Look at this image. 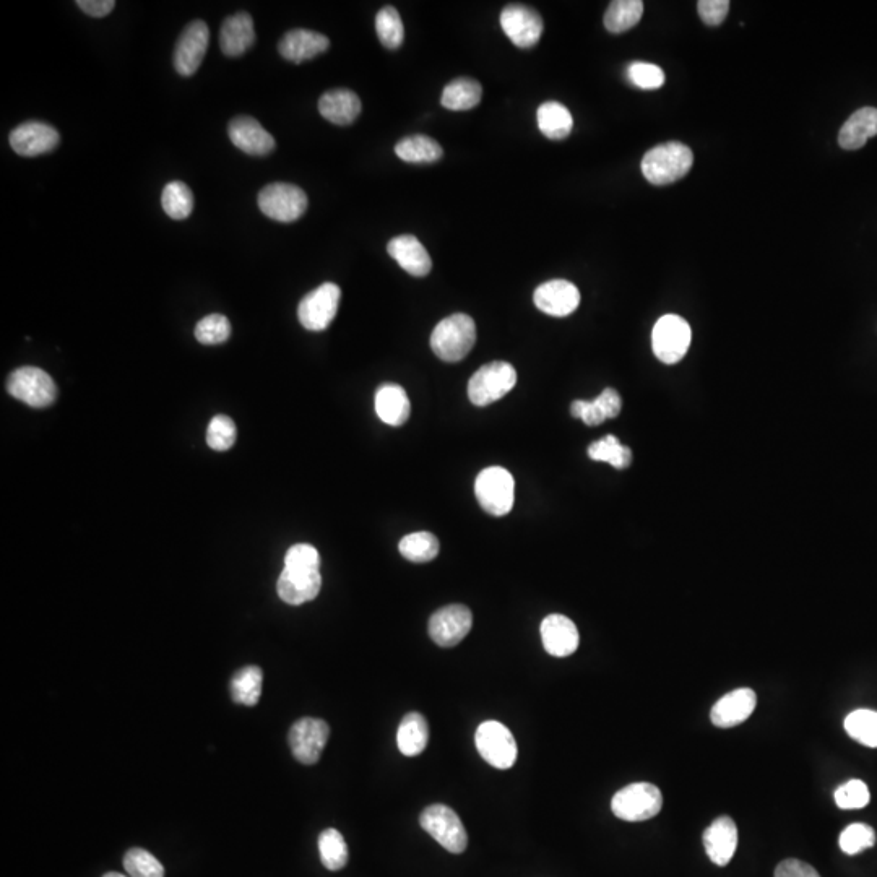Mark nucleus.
I'll list each match as a JSON object with an SVG mask.
<instances>
[{
  "instance_id": "2f4dec72",
  "label": "nucleus",
  "mask_w": 877,
  "mask_h": 877,
  "mask_svg": "<svg viewBox=\"0 0 877 877\" xmlns=\"http://www.w3.org/2000/svg\"><path fill=\"white\" fill-rule=\"evenodd\" d=\"M395 153L400 160L415 163V165L434 163V161L441 160L442 155H444L441 145L428 135L405 137L397 143Z\"/></svg>"
},
{
  "instance_id": "9d476101",
  "label": "nucleus",
  "mask_w": 877,
  "mask_h": 877,
  "mask_svg": "<svg viewBox=\"0 0 877 877\" xmlns=\"http://www.w3.org/2000/svg\"><path fill=\"white\" fill-rule=\"evenodd\" d=\"M7 390L13 398L33 408H46L57 397V387L52 377L43 369L26 366L10 374Z\"/></svg>"
},
{
  "instance_id": "3c124183",
  "label": "nucleus",
  "mask_w": 877,
  "mask_h": 877,
  "mask_svg": "<svg viewBox=\"0 0 877 877\" xmlns=\"http://www.w3.org/2000/svg\"><path fill=\"white\" fill-rule=\"evenodd\" d=\"M775 877H821L813 866L801 860H785L775 869Z\"/></svg>"
},
{
  "instance_id": "a19ab883",
  "label": "nucleus",
  "mask_w": 877,
  "mask_h": 877,
  "mask_svg": "<svg viewBox=\"0 0 877 877\" xmlns=\"http://www.w3.org/2000/svg\"><path fill=\"white\" fill-rule=\"evenodd\" d=\"M124 869L130 877H165L160 861L143 848H130L124 856Z\"/></svg>"
},
{
  "instance_id": "2eb2a0df",
  "label": "nucleus",
  "mask_w": 877,
  "mask_h": 877,
  "mask_svg": "<svg viewBox=\"0 0 877 877\" xmlns=\"http://www.w3.org/2000/svg\"><path fill=\"white\" fill-rule=\"evenodd\" d=\"M210 31L207 23L195 20L182 31L176 49H174V69L182 77H191L204 62L207 54Z\"/></svg>"
},
{
  "instance_id": "dca6fc26",
  "label": "nucleus",
  "mask_w": 877,
  "mask_h": 877,
  "mask_svg": "<svg viewBox=\"0 0 877 877\" xmlns=\"http://www.w3.org/2000/svg\"><path fill=\"white\" fill-rule=\"evenodd\" d=\"M9 140L13 152L26 158H33L52 152L61 142V135L49 124L31 121L15 127L10 132Z\"/></svg>"
},
{
  "instance_id": "f704fd0d",
  "label": "nucleus",
  "mask_w": 877,
  "mask_h": 877,
  "mask_svg": "<svg viewBox=\"0 0 877 877\" xmlns=\"http://www.w3.org/2000/svg\"><path fill=\"white\" fill-rule=\"evenodd\" d=\"M398 549H400L403 558L408 559V561L424 564V562L437 558L441 546L433 533L416 532L402 538Z\"/></svg>"
},
{
  "instance_id": "c85d7f7f",
  "label": "nucleus",
  "mask_w": 877,
  "mask_h": 877,
  "mask_svg": "<svg viewBox=\"0 0 877 877\" xmlns=\"http://www.w3.org/2000/svg\"><path fill=\"white\" fill-rule=\"evenodd\" d=\"M429 726L418 712L407 713L398 726L397 746L403 756H420L428 748Z\"/></svg>"
},
{
  "instance_id": "6e6552de",
  "label": "nucleus",
  "mask_w": 877,
  "mask_h": 877,
  "mask_svg": "<svg viewBox=\"0 0 877 877\" xmlns=\"http://www.w3.org/2000/svg\"><path fill=\"white\" fill-rule=\"evenodd\" d=\"M260 212L281 223H291L303 217L307 210V195L301 187L275 182L260 191Z\"/></svg>"
},
{
  "instance_id": "393cba45",
  "label": "nucleus",
  "mask_w": 877,
  "mask_h": 877,
  "mask_svg": "<svg viewBox=\"0 0 877 877\" xmlns=\"http://www.w3.org/2000/svg\"><path fill=\"white\" fill-rule=\"evenodd\" d=\"M319 113L337 126H350L361 114V100L355 91L335 88L319 100Z\"/></svg>"
},
{
  "instance_id": "423d86ee",
  "label": "nucleus",
  "mask_w": 877,
  "mask_h": 877,
  "mask_svg": "<svg viewBox=\"0 0 877 877\" xmlns=\"http://www.w3.org/2000/svg\"><path fill=\"white\" fill-rule=\"evenodd\" d=\"M420 824L447 852L460 855L467 850V830L458 814L449 806L431 804L421 813Z\"/></svg>"
},
{
  "instance_id": "58836bf2",
  "label": "nucleus",
  "mask_w": 877,
  "mask_h": 877,
  "mask_svg": "<svg viewBox=\"0 0 877 877\" xmlns=\"http://www.w3.org/2000/svg\"><path fill=\"white\" fill-rule=\"evenodd\" d=\"M845 730L858 743L877 748V712L855 710L845 718Z\"/></svg>"
},
{
  "instance_id": "72a5a7b5",
  "label": "nucleus",
  "mask_w": 877,
  "mask_h": 877,
  "mask_svg": "<svg viewBox=\"0 0 877 877\" xmlns=\"http://www.w3.org/2000/svg\"><path fill=\"white\" fill-rule=\"evenodd\" d=\"M644 15V2L640 0H614L605 13V28L619 35L640 22V18Z\"/></svg>"
},
{
  "instance_id": "4468645a",
  "label": "nucleus",
  "mask_w": 877,
  "mask_h": 877,
  "mask_svg": "<svg viewBox=\"0 0 877 877\" xmlns=\"http://www.w3.org/2000/svg\"><path fill=\"white\" fill-rule=\"evenodd\" d=\"M501 26L507 38L522 49L533 48L543 35V18L532 7L507 5L501 13Z\"/></svg>"
},
{
  "instance_id": "f8f14e48",
  "label": "nucleus",
  "mask_w": 877,
  "mask_h": 877,
  "mask_svg": "<svg viewBox=\"0 0 877 877\" xmlns=\"http://www.w3.org/2000/svg\"><path fill=\"white\" fill-rule=\"evenodd\" d=\"M329 736V723L320 718H301L291 726L288 735L294 759L304 765L317 764Z\"/></svg>"
},
{
  "instance_id": "c03bdc74",
  "label": "nucleus",
  "mask_w": 877,
  "mask_h": 877,
  "mask_svg": "<svg viewBox=\"0 0 877 877\" xmlns=\"http://www.w3.org/2000/svg\"><path fill=\"white\" fill-rule=\"evenodd\" d=\"M874 843H876V834L873 827L866 824H852L840 835V848L847 855L865 852L868 848L874 847Z\"/></svg>"
},
{
  "instance_id": "ea45409f",
  "label": "nucleus",
  "mask_w": 877,
  "mask_h": 877,
  "mask_svg": "<svg viewBox=\"0 0 877 877\" xmlns=\"http://www.w3.org/2000/svg\"><path fill=\"white\" fill-rule=\"evenodd\" d=\"M376 31L382 46L387 49H398L405 39L402 17L394 7H384L376 17Z\"/></svg>"
},
{
  "instance_id": "4be33fe9",
  "label": "nucleus",
  "mask_w": 877,
  "mask_h": 877,
  "mask_svg": "<svg viewBox=\"0 0 877 877\" xmlns=\"http://www.w3.org/2000/svg\"><path fill=\"white\" fill-rule=\"evenodd\" d=\"M330 48V39L311 30H291L281 38L278 51L286 61L301 64L324 54Z\"/></svg>"
},
{
  "instance_id": "c756f323",
  "label": "nucleus",
  "mask_w": 877,
  "mask_h": 877,
  "mask_svg": "<svg viewBox=\"0 0 877 877\" xmlns=\"http://www.w3.org/2000/svg\"><path fill=\"white\" fill-rule=\"evenodd\" d=\"M538 127L549 140H562L569 137L574 127V119L569 109L558 101H546L538 108Z\"/></svg>"
},
{
  "instance_id": "5701e85b",
  "label": "nucleus",
  "mask_w": 877,
  "mask_h": 877,
  "mask_svg": "<svg viewBox=\"0 0 877 877\" xmlns=\"http://www.w3.org/2000/svg\"><path fill=\"white\" fill-rule=\"evenodd\" d=\"M705 852L717 866H726L738 847V829L731 817H718L704 832Z\"/></svg>"
},
{
  "instance_id": "f257e3e1",
  "label": "nucleus",
  "mask_w": 877,
  "mask_h": 877,
  "mask_svg": "<svg viewBox=\"0 0 877 877\" xmlns=\"http://www.w3.org/2000/svg\"><path fill=\"white\" fill-rule=\"evenodd\" d=\"M694 163L692 150L681 142H668L652 148L642 160V173L653 186H668L683 179Z\"/></svg>"
},
{
  "instance_id": "20e7f679",
  "label": "nucleus",
  "mask_w": 877,
  "mask_h": 877,
  "mask_svg": "<svg viewBox=\"0 0 877 877\" xmlns=\"http://www.w3.org/2000/svg\"><path fill=\"white\" fill-rule=\"evenodd\" d=\"M475 496L486 514L504 517L514 507V478L506 468H484L480 475L476 476Z\"/></svg>"
},
{
  "instance_id": "c9c22d12",
  "label": "nucleus",
  "mask_w": 877,
  "mask_h": 877,
  "mask_svg": "<svg viewBox=\"0 0 877 877\" xmlns=\"http://www.w3.org/2000/svg\"><path fill=\"white\" fill-rule=\"evenodd\" d=\"M161 205L169 218L186 220L194 210V195L184 182H169L161 194Z\"/></svg>"
},
{
  "instance_id": "ddd939ff",
  "label": "nucleus",
  "mask_w": 877,
  "mask_h": 877,
  "mask_svg": "<svg viewBox=\"0 0 877 877\" xmlns=\"http://www.w3.org/2000/svg\"><path fill=\"white\" fill-rule=\"evenodd\" d=\"M473 626V614L463 605L444 606L429 619V636L439 647L450 649L460 644Z\"/></svg>"
},
{
  "instance_id": "de8ad7c7",
  "label": "nucleus",
  "mask_w": 877,
  "mask_h": 877,
  "mask_svg": "<svg viewBox=\"0 0 877 877\" xmlns=\"http://www.w3.org/2000/svg\"><path fill=\"white\" fill-rule=\"evenodd\" d=\"M285 567L294 571H319V551L306 543L291 546L285 556Z\"/></svg>"
},
{
  "instance_id": "864d4df0",
  "label": "nucleus",
  "mask_w": 877,
  "mask_h": 877,
  "mask_svg": "<svg viewBox=\"0 0 877 877\" xmlns=\"http://www.w3.org/2000/svg\"><path fill=\"white\" fill-rule=\"evenodd\" d=\"M78 7L93 18H103L113 12L116 7L114 0H78Z\"/></svg>"
},
{
  "instance_id": "39448f33",
  "label": "nucleus",
  "mask_w": 877,
  "mask_h": 877,
  "mask_svg": "<svg viewBox=\"0 0 877 877\" xmlns=\"http://www.w3.org/2000/svg\"><path fill=\"white\" fill-rule=\"evenodd\" d=\"M663 808V796L652 783H632L613 796L614 816L627 822L649 821Z\"/></svg>"
},
{
  "instance_id": "aec40b11",
  "label": "nucleus",
  "mask_w": 877,
  "mask_h": 877,
  "mask_svg": "<svg viewBox=\"0 0 877 877\" xmlns=\"http://www.w3.org/2000/svg\"><path fill=\"white\" fill-rule=\"evenodd\" d=\"M756 692L748 687H741L736 691L726 694L717 704L713 705L710 720L718 728H733L741 725L751 717L756 709Z\"/></svg>"
},
{
  "instance_id": "6ab92c4d",
  "label": "nucleus",
  "mask_w": 877,
  "mask_h": 877,
  "mask_svg": "<svg viewBox=\"0 0 877 877\" xmlns=\"http://www.w3.org/2000/svg\"><path fill=\"white\" fill-rule=\"evenodd\" d=\"M541 640L546 652L553 657H569L579 649L580 636L577 626L562 614H549L540 627Z\"/></svg>"
},
{
  "instance_id": "412c9836",
  "label": "nucleus",
  "mask_w": 877,
  "mask_h": 877,
  "mask_svg": "<svg viewBox=\"0 0 877 877\" xmlns=\"http://www.w3.org/2000/svg\"><path fill=\"white\" fill-rule=\"evenodd\" d=\"M322 588L320 571H294L283 569L277 582L278 597L288 605H304L312 601Z\"/></svg>"
},
{
  "instance_id": "f03ea898",
  "label": "nucleus",
  "mask_w": 877,
  "mask_h": 877,
  "mask_svg": "<svg viewBox=\"0 0 877 877\" xmlns=\"http://www.w3.org/2000/svg\"><path fill=\"white\" fill-rule=\"evenodd\" d=\"M476 342L475 320L467 314L445 317L431 335L434 355L445 363H458L467 358Z\"/></svg>"
},
{
  "instance_id": "49530a36",
  "label": "nucleus",
  "mask_w": 877,
  "mask_h": 877,
  "mask_svg": "<svg viewBox=\"0 0 877 877\" xmlns=\"http://www.w3.org/2000/svg\"><path fill=\"white\" fill-rule=\"evenodd\" d=\"M871 800L868 785L861 780H850L835 791V803L840 809H861Z\"/></svg>"
},
{
  "instance_id": "cd10ccee",
  "label": "nucleus",
  "mask_w": 877,
  "mask_h": 877,
  "mask_svg": "<svg viewBox=\"0 0 877 877\" xmlns=\"http://www.w3.org/2000/svg\"><path fill=\"white\" fill-rule=\"evenodd\" d=\"M877 135V109L861 108L850 116L839 134L843 150H860L869 139Z\"/></svg>"
},
{
  "instance_id": "9b49d317",
  "label": "nucleus",
  "mask_w": 877,
  "mask_h": 877,
  "mask_svg": "<svg viewBox=\"0 0 877 877\" xmlns=\"http://www.w3.org/2000/svg\"><path fill=\"white\" fill-rule=\"evenodd\" d=\"M342 291L335 283H324L304 296L298 306V319L304 329L322 332L337 316Z\"/></svg>"
},
{
  "instance_id": "7ed1b4c3",
  "label": "nucleus",
  "mask_w": 877,
  "mask_h": 877,
  "mask_svg": "<svg viewBox=\"0 0 877 877\" xmlns=\"http://www.w3.org/2000/svg\"><path fill=\"white\" fill-rule=\"evenodd\" d=\"M517 384V371L506 361L484 364L468 382V398L476 407H488L506 397Z\"/></svg>"
},
{
  "instance_id": "603ef678",
  "label": "nucleus",
  "mask_w": 877,
  "mask_h": 877,
  "mask_svg": "<svg viewBox=\"0 0 877 877\" xmlns=\"http://www.w3.org/2000/svg\"><path fill=\"white\" fill-rule=\"evenodd\" d=\"M597 398L598 402L601 403V407L605 410L608 420H613V418L619 416V413L623 410V400H621V395H619L614 389L603 390Z\"/></svg>"
},
{
  "instance_id": "7c9ffc66",
  "label": "nucleus",
  "mask_w": 877,
  "mask_h": 877,
  "mask_svg": "<svg viewBox=\"0 0 877 877\" xmlns=\"http://www.w3.org/2000/svg\"><path fill=\"white\" fill-rule=\"evenodd\" d=\"M483 88L473 78H457L442 91L441 104L450 111H468L480 104Z\"/></svg>"
},
{
  "instance_id": "79ce46f5",
  "label": "nucleus",
  "mask_w": 877,
  "mask_h": 877,
  "mask_svg": "<svg viewBox=\"0 0 877 877\" xmlns=\"http://www.w3.org/2000/svg\"><path fill=\"white\" fill-rule=\"evenodd\" d=\"M229 337H231V324L221 314L204 317L195 327V338L202 345H221Z\"/></svg>"
},
{
  "instance_id": "a878e982",
  "label": "nucleus",
  "mask_w": 877,
  "mask_h": 877,
  "mask_svg": "<svg viewBox=\"0 0 877 877\" xmlns=\"http://www.w3.org/2000/svg\"><path fill=\"white\" fill-rule=\"evenodd\" d=\"M255 41L254 20L246 12L228 17L221 26L220 46L228 57H239L252 48Z\"/></svg>"
},
{
  "instance_id": "a211bd4d",
  "label": "nucleus",
  "mask_w": 877,
  "mask_h": 877,
  "mask_svg": "<svg viewBox=\"0 0 877 877\" xmlns=\"http://www.w3.org/2000/svg\"><path fill=\"white\" fill-rule=\"evenodd\" d=\"M228 135L234 147L252 156H265L275 150V139L254 117H234L229 122Z\"/></svg>"
},
{
  "instance_id": "4c0bfd02",
  "label": "nucleus",
  "mask_w": 877,
  "mask_h": 877,
  "mask_svg": "<svg viewBox=\"0 0 877 877\" xmlns=\"http://www.w3.org/2000/svg\"><path fill=\"white\" fill-rule=\"evenodd\" d=\"M588 457L595 462L610 463L611 467L624 470L632 463V452L614 436H605L588 447Z\"/></svg>"
},
{
  "instance_id": "5fc2aeb1",
  "label": "nucleus",
  "mask_w": 877,
  "mask_h": 877,
  "mask_svg": "<svg viewBox=\"0 0 877 877\" xmlns=\"http://www.w3.org/2000/svg\"><path fill=\"white\" fill-rule=\"evenodd\" d=\"M103 877H127V876H124V874H121V873H108V874H104Z\"/></svg>"
},
{
  "instance_id": "b1692460",
  "label": "nucleus",
  "mask_w": 877,
  "mask_h": 877,
  "mask_svg": "<svg viewBox=\"0 0 877 877\" xmlns=\"http://www.w3.org/2000/svg\"><path fill=\"white\" fill-rule=\"evenodd\" d=\"M390 257L397 262L411 277L423 278L433 268V260L418 238L411 234H403L392 239L387 246Z\"/></svg>"
},
{
  "instance_id": "8fccbe9b",
  "label": "nucleus",
  "mask_w": 877,
  "mask_h": 877,
  "mask_svg": "<svg viewBox=\"0 0 877 877\" xmlns=\"http://www.w3.org/2000/svg\"><path fill=\"white\" fill-rule=\"evenodd\" d=\"M697 12L705 25H722L726 15L730 12V2L728 0H700L697 4Z\"/></svg>"
},
{
  "instance_id": "09e8293b",
  "label": "nucleus",
  "mask_w": 877,
  "mask_h": 877,
  "mask_svg": "<svg viewBox=\"0 0 877 877\" xmlns=\"http://www.w3.org/2000/svg\"><path fill=\"white\" fill-rule=\"evenodd\" d=\"M571 415L584 421L587 426H598V424L608 420V416H606L605 410L601 407V403L598 402V398H595L592 402L575 400L571 405Z\"/></svg>"
},
{
  "instance_id": "37998d69",
  "label": "nucleus",
  "mask_w": 877,
  "mask_h": 877,
  "mask_svg": "<svg viewBox=\"0 0 877 877\" xmlns=\"http://www.w3.org/2000/svg\"><path fill=\"white\" fill-rule=\"evenodd\" d=\"M236 424L229 416L218 415L210 421L207 429V444L210 449L225 452L236 442Z\"/></svg>"
},
{
  "instance_id": "f3484780",
  "label": "nucleus",
  "mask_w": 877,
  "mask_h": 877,
  "mask_svg": "<svg viewBox=\"0 0 877 877\" xmlns=\"http://www.w3.org/2000/svg\"><path fill=\"white\" fill-rule=\"evenodd\" d=\"M533 301L548 316L567 317L579 307L580 291L571 281L549 280L536 288Z\"/></svg>"
},
{
  "instance_id": "1a4fd4ad",
  "label": "nucleus",
  "mask_w": 877,
  "mask_h": 877,
  "mask_svg": "<svg viewBox=\"0 0 877 877\" xmlns=\"http://www.w3.org/2000/svg\"><path fill=\"white\" fill-rule=\"evenodd\" d=\"M691 335V325L683 317L674 314L663 316L653 327V353L661 363H679L689 351Z\"/></svg>"
},
{
  "instance_id": "a18cd8bd",
  "label": "nucleus",
  "mask_w": 877,
  "mask_h": 877,
  "mask_svg": "<svg viewBox=\"0 0 877 877\" xmlns=\"http://www.w3.org/2000/svg\"><path fill=\"white\" fill-rule=\"evenodd\" d=\"M627 78L640 90H658L665 83V72L650 62H632L627 67Z\"/></svg>"
},
{
  "instance_id": "bb28decb",
  "label": "nucleus",
  "mask_w": 877,
  "mask_h": 877,
  "mask_svg": "<svg viewBox=\"0 0 877 877\" xmlns=\"http://www.w3.org/2000/svg\"><path fill=\"white\" fill-rule=\"evenodd\" d=\"M374 405L377 416L389 426H403L410 418V398L400 385H381L377 389Z\"/></svg>"
},
{
  "instance_id": "473e14b6",
  "label": "nucleus",
  "mask_w": 877,
  "mask_h": 877,
  "mask_svg": "<svg viewBox=\"0 0 877 877\" xmlns=\"http://www.w3.org/2000/svg\"><path fill=\"white\" fill-rule=\"evenodd\" d=\"M262 683H264V673L259 666H246L234 674L229 691L236 704L254 707L259 704L262 696Z\"/></svg>"
},
{
  "instance_id": "e433bc0d",
  "label": "nucleus",
  "mask_w": 877,
  "mask_h": 877,
  "mask_svg": "<svg viewBox=\"0 0 877 877\" xmlns=\"http://www.w3.org/2000/svg\"><path fill=\"white\" fill-rule=\"evenodd\" d=\"M320 861L329 871H340L348 865V845L337 829H325L319 835Z\"/></svg>"
},
{
  "instance_id": "0eeeda50",
  "label": "nucleus",
  "mask_w": 877,
  "mask_h": 877,
  "mask_svg": "<svg viewBox=\"0 0 877 877\" xmlns=\"http://www.w3.org/2000/svg\"><path fill=\"white\" fill-rule=\"evenodd\" d=\"M476 749L480 756L494 769L507 770L515 765L519 757V748L514 735L502 723L483 722L475 733Z\"/></svg>"
}]
</instances>
